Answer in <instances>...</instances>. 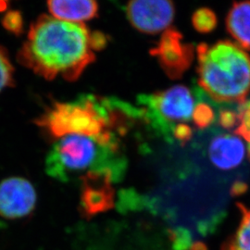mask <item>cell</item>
Returning a JSON list of instances; mask_svg holds the SVG:
<instances>
[{
    "label": "cell",
    "instance_id": "6da1fadb",
    "mask_svg": "<svg viewBox=\"0 0 250 250\" xmlns=\"http://www.w3.org/2000/svg\"><path fill=\"white\" fill-rule=\"evenodd\" d=\"M106 45L102 34L83 23H71L42 15L30 28L19 51V62L46 80L62 77L74 82Z\"/></svg>",
    "mask_w": 250,
    "mask_h": 250
},
{
    "label": "cell",
    "instance_id": "7a4b0ae2",
    "mask_svg": "<svg viewBox=\"0 0 250 250\" xmlns=\"http://www.w3.org/2000/svg\"><path fill=\"white\" fill-rule=\"evenodd\" d=\"M198 84L217 102L242 105L250 92V55L231 41L197 45Z\"/></svg>",
    "mask_w": 250,
    "mask_h": 250
},
{
    "label": "cell",
    "instance_id": "3957f363",
    "mask_svg": "<svg viewBox=\"0 0 250 250\" xmlns=\"http://www.w3.org/2000/svg\"><path fill=\"white\" fill-rule=\"evenodd\" d=\"M36 123L55 139L78 134L97 138L104 145H117L109 103L95 97H82L74 102H57Z\"/></svg>",
    "mask_w": 250,
    "mask_h": 250
},
{
    "label": "cell",
    "instance_id": "277c9868",
    "mask_svg": "<svg viewBox=\"0 0 250 250\" xmlns=\"http://www.w3.org/2000/svg\"><path fill=\"white\" fill-rule=\"evenodd\" d=\"M118 146H107L97 138L72 134L61 138L47 155V173L62 181H67L77 172L89 170H109L120 178L125 162L116 156Z\"/></svg>",
    "mask_w": 250,
    "mask_h": 250
},
{
    "label": "cell",
    "instance_id": "5b68a950",
    "mask_svg": "<svg viewBox=\"0 0 250 250\" xmlns=\"http://www.w3.org/2000/svg\"><path fill=\"white\" fill-rule=\"evenodd\" d=\"M146 108V116L153 125L172 133L170 125L174 122H188L194 110V99L191 92L184 85H174L164 91L139 98Z\"/></svg>",
    "mask_w": 250,
    "mask_h": 250
},
{
    "label": "cell",
    "instance_id": "8992f818",
    "mask_svg": "<svg viewBox=\"0 0 250 250\" xmlns=\"http://www.w3.org/2000/svg\"><path fill=\"white\" fill-rule=\"evenodd\" d=\"M170 79H180L194 60L195 50L191 44L184 42V36L174 29L166 30L160 42L150 50Z\"/></svg>",
    "mask_w": 250,
    "mask_h": 250
},
{
    "label": "cell",
    "instance_id": "52a82bcc",
    "mask_svg": "<svg viewBox=\"0 0 250 250\" xmlns=\"http://www.w3.org/2000/svg\"><path fill=\"white\" fill-rule=\"evenodd\" d=\"M126 14L132 25L146 34H157L169 29L175 9L170 1L138 0L129 2Z\"/></svg>",
    "mask_w": 250,
    "mask_h": 250
},
{
    "label": "cell",
    "instance_id": "ba28073f",
    "mask_svg": "<svg viewBox=\"0 0 250 250\" xmlns=\"http://www.w3.org/2000/svg\"><path fill=\"white\" fill-rule=\"evenodd\" d=\"M117 181L109 170H90L82 177L81 207L88 216L106 211L113 206L114 191L111 186Z\"/></svg>",
    "mask_w": 250,
    "mask_h": 250
},
{
    "label": "cell",
    "instance_id": "9c48e42d",
    "mask_svg": "<svg viewBox=\"0 0 250 250\" xmlns=\"http://www.w3.org/2000/svg\"><path fill=\"white\" fill-rule=\"evenodd\" d=\"M36 204V189L26 179L10 177L0 183V216L21 219L32 213Z\"/></svg>",
    "mask_w": 250,
    "mask_h": 250
},
{
    "label": "cell",
    "instance_id": "30bf717a",
    "mask_svg": "<svg viewBox=\"0 0 250 250\" xmlns=\"http://www.w3.org/2000/svg\"><path fill=\"white\" fill-rule=\"evenodd\" d=\"M245 154L243 141L233 134H221L215 137L208 147L210 161L221 170H232L240 165Z\"/></svg>",
    "mask_w": 250,
    "mask_h": 250
},
{
    "label": "cell",
    "instance_id": "8fae6325",
    "mask_svg": "<svg viewBox=\"0 0 250 250\" xmlns=\"http://www.w3.org/2000/svg\"><path fill=\"white\" fill-rule=\"evenodd\" d=\"M47 7L53 18L71 23L80 24L97 17L99 13L98 3L90 0L49 1Z\"/></svg>",
    "mask_w": 250,
    "mask_h": 250
},
{
    "label": "cell",
    "instance_id": "7c38bea8",
    "mask_svg": "<svg viewBox=\"0 0 250 250\" xmlns=\"http://www.w3.org/2000/svg\"><path fill=\"white\" fill-rule=\"evenodd\" d=\"M226 27L237 45L250 50V1L232 4L226 18Z\"/></svg>",
    "mask_w": 250,
    "mask_h": 250
},
{
    "label": "cell",
    "instance_id": "4fadbf2b",
    "mask_svg": "<svg viewBox=\"0 0 250 250\" xmlns=\"http://www.w3.org/2000/svg\"><path fill=\"white\" fill-rule=\"evenodd\" d=\"M238 207L241 210V222L234 237L224 247L228 250H250V208L242 204Z\"/></svg>",
    "mask_w": 250,
    "mask_h": 250
},
{
    "label": "cell",
    "instance_id": "5bb4252c",
    "mask_svg": "<svg viewBox=\"0 0 250 250\" xmlns=\"http://www.w3.org/2000/svg\"><path fill=\"white\" fill-rule=\"evenodd\" d=\"M193 26L197 32L207 34L213 31L217 25V17L211 9L201 8L192 16Z\"/></svg>",
    "mask_w": 250,
    "mask_h": 250
},
{
    "label": "cell",
    "instance_id": "9a60e30c",
    "mask_svg": "<svg viewBox=\"0 0 250 250\" xmlns=\"http://www.w3.org/2000/svg\"><path fill=\"white\" fill-rule=\"evenodd\" d=\"M238 124L235 129V134L247 142L248 153L250 158V101H246L239 107L237 114Z\"/></svg>",
    "mask_w": 250,
    "mask_h": 250
},
{
    "label": "cell",
    "instance_id": "2e32d148",
    "mask_svg": "<svg viewBox=\"0 0 250 250\" xmlns=\"http://www.w3.org/2000/svg\"><path fill=\"white\" fill-rule=\"evenodd\" d=\"M192 119L198 128H206L214 121L213 109L208 104L199 103L194 107Z\"/></svg>",
    "mask_w": 250,
    "mask_h": 250
},
{
    "label": "cell",
    "instance_id": "e0dca14e",
    "mask_svg": "<svg viewBox=\"0 0 250 250\" xmlns=\"http://www.w3.org/2000/svg\"><path fill=\"white\" fill-rule=\"evenodd\" d=\"M13 67L6 50L0 46V92L12 84Z\"/></svg>",
    "mask_w": 250,
    "mask_h": 250
},
{
    "label": "cell",
    "instance_id": "ac0fdd59",
    "mask_svg": "<svg viewBox=\"0 0 250 250\" xmlns=\"http://www.w3.org/2000/svg\"><path fill=\"white\" fill-rule=\"evenodd\" d=\"M2 24L7 31L14 35H20L23 30L22 16L19 11H9L2 20Z\"/></svg>",
    "mask_w": 250,
    "mask_h": 250
},
{
    "label": "cell",
    "instance_id": "d6986e66",
    "mask_svg": "<svg viewBox=\"0 0 250 250\" xmlns=\"http://www.w3.org/2000/svg\"><path fill=\"white\" fill-rule=\"evenodd\" d=\"M172 134L178 142L182 145H185L191 139L192 130L188 125L179 124L173 127Z\"/></svg>",
    "mask_w": 250,
    "mask_h": 250
},
{
    "label": "cell",
    "instance_id": "ffe728a7",
    "mask_svg": "<svg viewBox=\"0 0 250 250\" xmlns=\"http://www.w3.org/2000/svg\"><path fill=\"white\" fill-rule=\"evenodd\" d=\"M238 124V117L231 110H223L220 113V125L225 129H231Z\"/></svg>",
    "mask_w": 250,
    "mask_h": 250
},
{
    "label": "cell",
    "instance_id": "44dd1931",
    "mask_svg": "<svg viewBox=\"0 0 250 250\" xmlns=\"http://www.w3.org/2000/svg\"><path fill=\"white\" fill-rule=\"evenodd\" d=\"M6 9H7V3H5V2H0V11L5 10Z\"/></svg>",
    "mask_w": 250,
    "mask_h": 250
},
{
    "label": "cell",
    "instance_id": "7402d4cb",
    "mask_svg": "<svg viewBox=\"0 0 250 250\" xmlns=\"http://www.w3.org/2000/svg\"><path fill=\"white\" fill-rule=\"evenodd\" d=\"M223 250H227V249H226V248H225V247H224V248H223Z\"/></svg>",
    "mask_w": 250,
    "mask_h": 250
}]
</instances>
